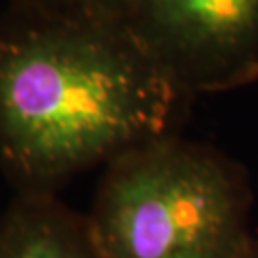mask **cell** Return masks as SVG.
<instances>
[{"label": "cell", "instance_id": "obj_1", "mask_svg": "<svg viewBox=\"0 0 258 258\" xmlns=\"http://www.w3.org/2000/svg\"><path fill=\"white\" fill-rule=\"evenodd\" d=\"M189 100L122 19L0 16V172L16 194H59L178 134Z\"/></svg>", "mask_w": 258, "mask_h": 258}, {"label": "cell", "instance_id": "obj_2", "mask_svg": "<svg viewBox=\"0 0 258 258\" xmlns=\"http://www.w3.org/2000/svg\"><path fill=\"white\" fill-rule=\"evenodd\" d=\"M249 212L239 166L168 134L103 166L86 216L105 258H243Z\"/></svg>", "mask_w": 258, "mask_h": 258}, {"label": "cell", "instance_id": "obj_3", "mask_svg": "<svg viewBox=\"0 0 258 258\" xmlns=\"http://www.w3.org/2000/svg\"><path fill=\"white\" fill-rule=\"evenodd\" d=\"M122 21L191 98L258 79V0H128Z\"/></svg>", "mask_w": 258, "mask_h": 258}, {"label": "cell", "instance_id": "obj_4", "mask_svg": "<svg viewBox=\"0 0 258 258\" xmlns=\"http://www.w3.org/2000/svg\"><path fill=\"white\" fill-rule=\"evenodd\" d=\"M0 258H105L84 212L57 194H16L0 212Z\"/></svg>", "mask_w": 258, "mask_h": 258}, {"label": "cell", "instance_id": "obj_5", "mask_svg": "<svg viewBox=\"0 0 258 258\" xmlns=\"http://www.w3.org/2000/svg\"><path fill=\"white\" fill-rule=\"evenodd\" d=\"M8 6L67 18L122 19L128 0H8Z\"/></svg>", "mask_w": 258, "mask_h": 258}, {"label": "cell", "instance_id": "obj_6", "mask_svg": "<svg viewBox=\"0 0 258 258\" xmlns=\"http://www.w3.org/2000/svg\"><path fill=\"white\" fill-rule=\"evenodd\" d=\"M243 258H258V243H256V241L252 243V247H250L249 252H247Z\"/></svg>", "mask_w": 258, "mask_h": 258}]
</instances>
